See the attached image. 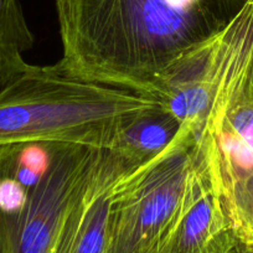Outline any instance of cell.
I'll list each match as a JSON object with an SVG mask.
<instances>
[{"label": "cell", "mask_w": 253, "mask_h": 253, "mask_svg": "<svg viewBox=\"0 0 253 253\" xmlns=\"http://www.w3.org/2000/svg\"><path fill=\"white\" fill-rule=\"evenodd\" d=\"M246 1L55 0L60 63L86 81L157 98L160 77L217 34Z\"/></svg>", "instance_id": "6da1fadb"}, {"label": "cell", "mask_w": 253, "mask_h": 253, "mask_svg": "<svg viewBox=\"0 0 253 253\" xmlns=\"http://www.w3.org/2000/svg\"><path fill=\"white\" fill-rule=\"evenodd\" d=\"M159 99L74 76L58 61L0 89V148L28 143L114 149L130 126L164 111Z\"/></svg>", "instance_id": "7a4b0ae2"}, {"label": "cell", "mask_w": 253, "mask_h": 253, "mask_svg": "<svg viewBox=\"0 0 253 253\" xmlns=\"http://www.w3.org/2000/svg\"><path fill=\"white\" fill-rule=\"evenodd\" d=\"M199 124L182 123L160 154L117 185L108 253H163L196 184Z\"/></svg>", "instance_id": "3957f363"}, {"label": "cell", "mask_w": 253, "mask_h": 253, "mask_svg": "<svg viewBox=\"0 0 253 253\" xmlns=\"http://www.w3.org/2000/svg\"><path fill=\"white\" fill-rule=\"evenodd\" d=\"M47 145L50 168L28 190L23 210L6 215L13 253H55L102 150L82 145Z\"/></svg>", "instance_id": "277c9868"}, {"label": "cell", "mask_w": 253, "mask_h": 253, "mask_svg": "<svg viewBox=\"0 0 253 253\" xmlns=\"http://www.w3.org/2000/svg\"><path fill=\"white\" fill-rule=\"evenodd\" d=\"M163 253H233L221 191L216 140L203 126L199 128L194 194Z\"/></svg>", "instance_id": "5b68a950"}, {"label": "cell", "mask_w": 253, "mask_h": 253, "mask_svg": "<svg viewBox=\"0 0 253 253\" xmlns=\"http://www.w3.org/2000/svg\"><path fill=\"white\" fill-rule=\"evenodd\" d=\"M140 164L144 163L118 149L101 150L55 253H108L117 185L126 172Z\"/></svg>", "instance_id": "8992f818"}, {"label": "cell", "mask_w": 253, "mask_h": 253, "mask_svg": "<svg viewBox=\"0 0 253 253\" xmlns=\"http://www.w3.org/2000/svg\"><path fill=\"white\" fill-rule=\"evenodd\" d=\"M35 36L19 0H0V89L31 67L24 55Z\"/></svg>", "instance_id": "52a82bcc"}, {"label": "cell", "mask_w": 253, "mask_h": 253, "mask_svg": "<svg viewBox=\"0 0 253 253\" xmlns=\"http://www.w3.org/2000/svg\"><path fill=\"white\" fill-rule=\"evenodd\" d=\"M180 126L181 123L165 109L147 114L123 133L118 147L114 149L145 163L160 154L172 142Z\"/></svg>", "instance_id": "ba28073f"}, {"label": "cell", "mask_w": 253, "mask_h": 253, "mask_svg": "<svg viewBox=\"0 0 253 253\" xmlns=\"http://www.w3.org/2000/svg\"><path fill=\"white\" fill-rule=\"evenodd\" d=\"M11 160L15 165L31 170L42 177L50 168L51 153L47 144L28 143L10 147Z\"/></svg>", "instance_id": "9c48e42d"}, {"label": "cell", "mask_w": 253, "mask_h": 253, "mask_svg": "<svg viewBox=\"0 0 253 253\" xmlns=\"http://www.w3.org/2000/svg\"><path fill=\"white\" fill-rule=\"evenodd\" d=\"M28 189L11 176H0V212L14 215L23 210Z\"/></svg>", "instance_id": "30bf717a"}, {"label": "cell", "mask_w": 253, "mask_h": 253, "mask_svg": "<svg viewBox=\"0 0 253 253\" xmlns=\"http://www.w3.org/2000/svg\"><path fill=\"white\" fill-rule=\"evenodd\" d=\"M0 253H13L6 213L0 212Z\"/></svg>", "instance_id": "8fae6325"}]
</instances>
